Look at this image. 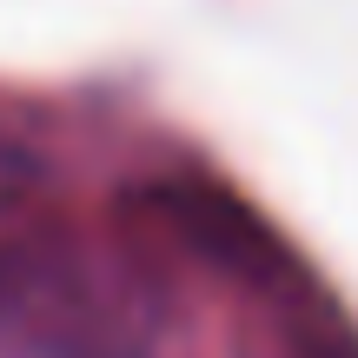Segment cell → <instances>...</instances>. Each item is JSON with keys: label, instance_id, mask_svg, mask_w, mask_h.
Segmentation results:
<instances>
[{"label": "cell", "instance_id": "cell-1", "mask_svg": "<svg viewBox=\"0 0 358 358\" xmlns=\"http://www.w3.org/2000/svg\"><path fill=\"white\" fill-rule=\"evenodd\" d=\"M0 358H153L73 266L47 252H0Z\"/></svg>", "mask_w": 358, "mask_h": 358}]
</instances>
